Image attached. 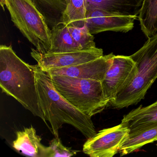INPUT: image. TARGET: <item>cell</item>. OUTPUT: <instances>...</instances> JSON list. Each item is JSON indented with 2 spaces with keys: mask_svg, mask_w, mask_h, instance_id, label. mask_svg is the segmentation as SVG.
Returning a JSON list of instances; mask_svg holds the SVG:
<instances>
[{
  "mask_svg": "<svg viewBox=\"0 0 157 157\" xmlns=\"http://www.w3.org/2000/svg\"><path fill=\"white\" fill-rule=\"evenodd\" d=\"M31 55L44 71L82 64L104 56L102 49L96 47L87 50L44 54L32 48Z\"/></svg>",
  "mask_w": 157,
  "mask_h": 157,
  "instance_id": "cell-8",
  "label": "cell"
},
{
  "mask_svg": "<svg viewBox=\"0 0 157 157\" xmlns=\"http://www.w3.org/2000/svg\"><path fill=\"white\" fill-rule=\"evenodd\" d=\"M49 75L56 90L71 104L90 117L102 112L109 104L104 94L101 81Z\"/></svg>",
  "mask_w": 157,
  "mask_h": 157,
  "instance_id": "cell-4",
  "label": "cell"
},
{
  "mask_svg": "<svg viewBox=\"0 0 157 157\" xmlns=\"http://www.w3.org/2000/svg\"><path fill=\"white\" fill-rule=\"evenodd\" d=\"M157 140V124L139 131L129 133L119 149L120 156L136 151L146 144Z\"/></svg>",
  "mask_w": 157,
  "mask_h": 157,
  "instance_id": "cell-15",
  "label": "cell"
},
{
  "mask_svg": "<svg viewBox=\"0 0 157 157\" xmlns=\"http://www.w3.org/2000/svg\"><path fill=\"white\" fill-rule=\"evenodd\" d=\"M121 124L130 129L129 133L139 131L157 124V100L145 107L140 105L125 115Z\"/></svg>",
  "mask_w": 157,
  "mask_h": 157,
  "instance_id": "cell-12",
  "label": "cell"
},
{
  "mask_svg": "<svg viewBox=\"0 0 157 157\" xmlns=\"http://www.w3.org/2000/svg\"><path fill=\"white\" fill-rule=\"evenodd\" d=\"M1 5L3 10H4V6H5V0H1Z\"/></svg>",
  "mask_w": 157,
  "mask_h": 157,
  "instance_id": "cell-21",
  "label": "cell"
},
{
  "mask_svg": "<svg viewBox=\"0 0 157 157\" xmlns=\"http://www.w3.org/2000/svg\"><path fill=\"white\" fill-rule=\"evenodd\" d=\"M129 132L130 129L121 124L100 130L87 139L83 146V152L91 157H113L119 152Z\"/></svg>",
  "mask_w": 157,
  "mask_h": 157,
  "instance_id": "cell-7",
  "label": "cell"
},
{
  "mask_svg": "<svg viewBox=\"0 0 157 157\" xmlns=\"http://www.w3.org/2000/svg\"><path fill=\"white\" fill-rule=\"evenodd\" d=\"M137 16L113 13L102 10L87 11L86 25L91 34L107 31L126 33L134 28Z\"/></svg>",
  "mask_w": 157,
  "mask_h": 157,
  "instance_id": "cell-9",
  "label": "cell"
},
{
  "mask_svg": "<svg viewBox=\"0 0 157 157\" xmlns=\"http://www.w3.org/2000/svg\"><path fill=\"white\" fill-rule=\"evenodd\" d=\"M130 56L136 64L137 72L129 84L109 103L117 109L138 103L157 78V33L148 38L143 46Z\"/></svg>",
  "mask_w": 157,
  "mask_h": 157,
  "instance_id": "cell-3",
  "label": "cell"
},
{
  "mask_svg": "<svg viewBox=\"0 0 157 157\" xmlns=\"http://www.w3.org/2000/svg\"><path fill=\"white\" fill-rule=\"evenodd\" d=\"M137 72L136 64L130 56L113 55L101 82L105 97L109 103L129 84Z\"/></svg>",
  "mask_w": 157,
  "mask_h": 157,
  "instance_id": "cell-6",
  "label": "cell"
},
{
  "mask_svg": "<svg viewBox=\"0 0 157 157\" xmlns=\"http://www.w3.org/2000/svg\"><path fill=\"white\" fill-rule=\"evenodd\" d=\"M42 138L33 126L16 132V139L13 147L25 156L33 157H51L50 147L42 144Z\"/></svg>",
  "mask_w": 157,
  "mask_h": 157,
  "instance_id": "cell-11",
  "label": "cell"
},
{
  "mask_svg": "<svg viewBox=\"0 0 157 157\" xmlns=\"http://www.w3.org/2000/svg\"><path fill=\"white\" fill-rule=\"evenodd\" d=\"M39 107L44 116L46 125L56 138H59V129L64 124L71 125L86 138L97 133L91 117L83 113L71 104L57 91L50 76L38 66L33 65Z\"/></svg>",
  "mask_w": 157,
  "mask_h": 157,
  "instance_id": "cell-1",
  "label": "cell"
},
{
  "mask_svg": "<svg viewBox=\"0 0 157 157\" xmlns=\"http://www.w3.org/2000/svg\"></svg>",
  "mask_w": 157,
  "mask_h": 157,
  "instance_id": "cell-22",
  "label": "cell"
},
{
  "mask_svg": "<svg viewBox=\"0 0 157 157\" xmlns=\"http://www.w3.org/2000/svg\"><path fill=\"white\" fill-rule=\"evenodd\" d=\"M67 26L73 39L82 50L96 48L94 36L90 33L86 25L82 27H75L70 25Z\"/></svg>",
  "mask_w": 157,
  "mask_h": 157,
  "instance_id": "cell-19",
  "label": "cell"
},
{
  "mask_svg": "<svg viewBox=\"0 0 157 157\" xmlns=\"http://www.w3.org/2000/svg\"><path fill=\"white\" fill-rule=\"evenodd\" d=\"M51 48L48 53H62L81 50L69 30L67 25L61 24L51 29Z\"/></svg>",
  "mask_w": 157,
  "mask_h": 157,
  "instance_id": "cell-16",
  "label": "cell"
},
{
  "mask_svg": "<svg viewBox=\"0 0 157 157\" xmlns=\"http://www.w3.org/2000/svg\"><path fill=\"white\" fill-rule=\"evenodd\" d=\"M141 31L148 38L157 32V0H143L137 16Z\"/></svg>",
  "mask_w": 157,
  "mask_h": 157,
  "instance_id": "cell-17",
  "label": "cell"
},
{
  "mask_svg": "<svg viewBox=\"0 0 157 157\" xmlns=\"http://www.w3.org/2000/svg\"><path fill=\"white\" fill-rule=\"evenodd\" d=\"M11 20L36 50L47 53L51 48V30L31 0H5Z\"/></svg>",
  "mask_w": 157,
  "mask_h": 157,
  "instance_id": "cell-5",
  "label": "cell"
},
{
  "mask_svg": "<svg viewBox=\"0 0 157 157\" xmlns=\"http://www.w3.org/2000/svg\"><path fill=\"white\" fill-rule=\"evenodd\" d=\"M0 87L2 92L13 97L46 124L39 107L33 65L21 59L11 45L0 46Z\"/></svg>",
  "mask_w": 157,
  "mask_h": 157,
  "instance_id": "cell-2",
  "label": "cell"
},
{
  "mask_svg": "<svg viewBox=\"0 0 157 157\" xmlns=\"http://www.w3.org/2000/svg\"><path fill=\"white\" fill-rule=\"evenodd\" d=\"M113 55V53H111L82 64L51 69L44 71L50 75H61L102 82L105 76Z\"/></svg>",
  "mask_w": 157,
  "mask_h": 157,
  "instance_id": "cell-10",
  "label": "cell"
},
{
  "mask_svg": "<svg viewBox=\"0 0 157 157\" xmlns=\"http://www.w3.org/2000/svg\"><path fill=\"white\" fill-rule=\"evenodd\" d=\"M143 0H86L87 11L98 9L113 13L137 16Z\"/></svg>",
  "mask_w": 157,
  "mask_h": 157,
  "instance_id": "cell-13",
  "label": "cell"
},
{
  "mask_svg": "<svg viewBox=\"0 0 157 157\" xmlns=\"http://www.w3.org/2000/svg\"><path fill=\"white\" fill-rule=\"evenodd\" d=\"M86 0H70L63 15V24L77 27L86 25Z\"/></svg>",
  "mask_w": 157,
  "mask_h": 157,
  "instance_id": "cell-18",
  "label": "cell"
},
{
  "mask_svg": "<svg viewBox=\"0 0 157 157\" xmlns=\"http://www.w3.org/2000/svg\"><path fill=\"white\" fill-rule=\"evenodd\" d=\"M51 150V157H71L75 156L79 151L65 147L59 138L55 137L49 142Z\"/></svg>",
  "mask_w": 157,
  "mask_h": 157,
  "instance_id": "cell-20",
  "label": "cell"
},
{
  "mask_svg": "<svg viewBox=\"0 0 157 157\" xmlns=\"http://www.w3.org/2000/svg\"><path fill=\"white\" fill-rule=\"evenodd\" d=\"M51 29L63 24V15L70 0H31Z\"/></svg>",
  "mask_w": 157,
  "mask_h": 157,
  "instance_id": "cell-14",
  "label": "cell"
}]
</instances>
